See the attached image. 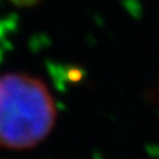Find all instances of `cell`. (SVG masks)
<instances>
[{
	"mask_svg": "<svg viewBox=\"0 0 159 159\" xmlns=\"http://www.w3.org/2000/svg\"><path fill=\"white\" fill-rule=\"evenodd\" d=\"M55 122V99L41 80L21 72L0 75V148H35Z\"/></svg>",
	"mask_w": 159,
	"mask_h": 159,
	"instance_id": "6da1fadb",
	"label": "cell"
},
{
	"mask_svg": "<svg viewBox=\"0 0 159 159\" xmlns=\"http://www.w3.org/2000/svg\"><path fill=\"white\" fill-rule=\"evenodd\" d=\"M15 2H25V3H33V2H35V0H15Z\"/></svg>",
	"mask_w": 159,
	"mask_h": 159,
	"instance_id": "7a4b0ae2",
	"label": "cell"
}]
</instances>
